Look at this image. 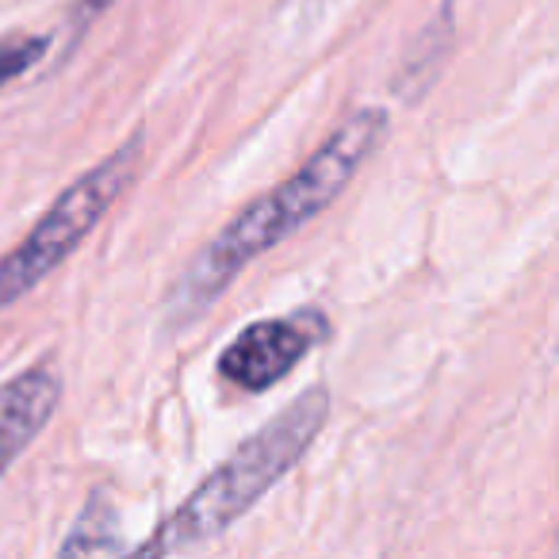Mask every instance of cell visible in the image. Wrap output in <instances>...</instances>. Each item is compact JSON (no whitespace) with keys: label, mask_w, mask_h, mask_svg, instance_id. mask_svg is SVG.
<instances>
[{"label":"cell","mask_w":559,"mask_h":559,"mask_svg":"<svg viewBox=\"0 0 559 559\" xmlns=\"http://www.w3.org/2000/svg\"><path fill=\"white\" fill-rule=\"evenodd\" d=\"M330 418L326 388H311L296 399L284 414L264 421L249 441H241L169 518L139 551H177L218 536L226 525L241 518L264 490L296 467V460L311 449Z\"/></svg>","instance_id":"obj_2"},{"label":"cell","mask_w":559,"mask_h":559,"mask_svg":"<svg viewBox=\"0 0 559 559\" xmlns=\"http://www.w3.org/2000/svg\"><path fill=\"white\" fill-rule=\"evenodd\" d=\"M388 116L380 108H365L353 119H345L334 134L326 139V146L304 165L292 180H284L280 188H272L264 200H257L253 207H246L207 249L203 257L185 272L180 280V311L192 314L203 304L218 296V292L246 269L253 257H261L269 246H276L280 238H288L292 230H299L304 223H311L319 211H326L334 203V195L353 180V173L360 169L372 146L380 142Z\"/></svg>","instance_id":"obj_1"},{"label":"cell","mask_w":559,"mask_h":559,"mask_svg":"<svg viewBox=\"0 0 559 559\" xmlns=\"http://www.w3.org/2000/svg\"><path fill=\"white\" fill-rule=\"evenodd\" d=\"M314 345V322H253L249 330H241L230 342V349L218 360V372L226 383L241 391H269L272 383H280L299 360L307 357V349Z\"/></svg>","instance_id":"obj_4"},{"label":"cell","mask_w":559,"mask_h":559,"mask_svg":"<svg viewBox=\"0 0 559 559\" xmlns=\"http://www.w3.org/2000/svg\"><path fill=\"white\" fill-rule=\"evenodd\" d=\"M139 150H142V142L131 139L111 157H104L96 169H88L78 185L58 195V203L39 218V226L20 241L16 253H9L0 261V307H9V304H16L20 296H27L43 276H50V272L85 241V234L108 215V207L119 200L127 180L134 177Z\"/></svg>","instance_id":"obj_3"},{"label":"cell","mask_w":559,"mask_h":559,"mask_svg":"<svg viewBox=\"0 0 559 559\" xmlns=\"http://www.w3.org/2000/svg\"><path fill=\"white\" fill-rule=\"evenodd\" d=\"M47 50V39H9L0 43V85H9V81H16L20 73H27L35 62H39V55Z\"/></svg>","instance_id":"obj_6"},{"label":"cell","mask_w":559,"mask_h":559,"mask_svg":"<svg viewBox=\"0 0 559 559\" xmlns=\"http://www.w3.org/2000/svg\"><path fill=\"white\" fill-rule=\"evenodd\" d=\"M62 395V380L50 368H32L0 388V472L39 437Z\"/></svg>","instance_id":"obj_5"}]
</instances>
